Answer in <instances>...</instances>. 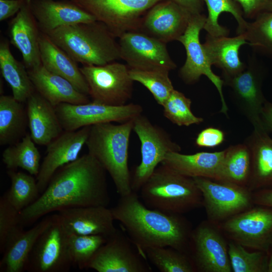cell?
Masks as SVG:
<instances>
[{"label": "cell", "mask_w": 272, "mask_h": 272, "mask_svg": "<svg viewBox=\"0 0 272 272\" xmlns=\"http://www.w3.org/2000/svg\"><path fill=\"white\" fill-rule=\"evenodd\" d=\"M106 170L88 153L60 168L45 190L20 212V224H33L47 214L69 208L107 207L110 196Z\"/></svg>", "instance_id": "1"}, {"label": "cell", "mask_w": 272, "mask_h": 272, "mask_svg": "<svg viewBox=\"0 0 272 272\" xmlns=\"http://www.w3.org/2000/svg\"><path fill=\"white\" fill-rule=\"evenodd\" d=\"M138 193L120 196L110 210L138 250L144 254L148 247L169 246L190 254V222L182 215L148 208Z\"/></svg>", "instance_id": "2"}, {"label": "cell", "mask_w": 272, "mask_h": 272, "mask_svg": "<svg viewBox=\"0 0 272 272\" xmlns=\"http://www.w3.org/2000/svg\"><path fill=\"white\" fill-rule=\"evenodd\" d=\"M46 34L83 65H102L121 59L116 37L98 21L62 26Z\"/></svg>", "instance_id": "3"}, {"label": "cell", "mask_w": 272, "mask_h": 272, "mask_svg": "<svg viewBox=\"0 0 272 272\" xmlns=\"http://www.w3.org/2000/svg\"><path fill=\"white\" fill-rule=\"evenodd\" d=\"M133 119L117 124L109 122L90 126L86 143L88 153L109 174L120 196L132 191L128 158Z\"/></svg>", "instance_id": "4"}, {"label": "cell", "mask_w": 272, "mask_h": 272, "mask_svg": "<svg viewBox=\"0 0 272 272\" xmlns=\"http://www.w3.org/2000/svg\"><path fill=\"white\" fill-rule=\"evenodd\" d=\"M139 192L148 208L181 214L202 206V196L193 178L160 164L141 187Z\"/></svg>", "instance_id": "5"}, {"label": "cell", "mask_w": 272, "mask_h": 272, "mask_svg": "<svg viewBox=\"0 0 272 272\" xmlns=\"http://www.w3.org/2000/svg\"><path fill=\"white\" fill-rule=\"evenodd\" d=\"M133 130L141 143V161L135 168L131 182L132 191L138 193L165 155L180 152L181 148L164 129L142 113L134 118Z\"/></svg>", "instance_id": "6"}, {"label": "cell", "mask_w": 272, "mask_h": 272, "mask_svg": "<svg viewBox=\"0 0 272 272\" xmlns=\"http://www.w3.org/2000/svg\"><path fill=\"white\" fill-rule=\"evenodd\" d=\"M202 196L207 220L218 225L255 205L248 187L216 180L193 178Z\"/></svg>", "instance_id": "7"}, {"label": "cell", "mask_w": 272, "mask_h": 272, "mask_svg": "<svg viewBox=\"0 0 272 272\" xmlns=\"http://www.w3.org/2000/svg\"><path fill=\"white\" fill-rule=\"evenodd\" d=\"M103 23L116 37L139 31L144 16L164 0H71Z\"/></svg>", "instance_id": "8"}, {"label": "cell", "mask_w": 272, "mask_h": 272, "mask_svg": "<svg viewBox=\"0 0 272 272\" xmlns=\"http://www.w3.org/2000/svg\"><path fill=\"white\" fill-rule=\"evenodd\" d=\"M80 70L88 85L92 101L121 106L131 99L134 81L127 65L114 61L102 65H83Z\"/></svg>", "instance_id": "9"}, {"label": "cell", "mask_w": 272, "mask_h": 272, "mask_svg": "<svg viewBox=\"0 0 272 272\" xmlns=\"http://www.w3.org/2000/svg\"><path fill=\"white\" fill-rule=\"evenodd\" d=\"M218 225L228 240L269 254L272 241V208L255 205Z\"/></svg>", "instance_id": "10"}, {"label": "cell", "mask_w": 272, "mask_h": 272, "mask_svg": "<svg viewBox=\"0 0 272 272\" xmlns=\"http://www.w3.org/2000/svg\"><path fill=\"white\" fill-rule=\"evenodd\" d=\"M265 75L264 67L253 55L242 72L233 76L222 77L224 84L231 90L237 107L252 124L253 129L264 128L261 115L266 102L262 90Z\"/></svg>", "instance_id": "11"}, {"label": "cell", "mask_w": 272, "mask_h": 272, "mask_svg": "<svg viewBox=\"0 0 272 272\" xmlns=\"http://www.w3.org/2000/svg\"><path fill=\"white\" fill-rule=\"evenodd\" d=\"M55 108L64 131L76 130L100 123H124L133 119L143 111L138 104L113 106L93 101L79 104L61 103Z\"/></svg>", "instance_id": "12"}, {"label": "cell", "mask_w": 272, "mask_h": 272, "mask_svg": "<svg viewBox=\"0 0 272 272\" xmlns=\"http://www.w3.org/2000/svg\"><path fill=\"white\" fill-rule=\"evenodd\" d=\"M189 251L197 271H232L228 239L218 225L208 220L192 230Z\"/></svg>", "instance_id": "13"}, {"label": "cell", "mask_w": 272, "mask_h": 272, "mask_svg": "<svg viewBox=\"0 0 272 272\" xmlns=\"http://www.w3.org/2000/svg\"><path fill=\"white\" fill-rule=\"evenodd\" d=\"M67 237L58 214H53L52 222L39 236L29 255L26 271H70L73 263L68 249Z\"/></svg>", "instance_id": "14"}, {"label": "cell", "mask_w": 272, "mask_h": 272, "mask_svg": "<svg viewBox=\"0 0 272 272\" xmlns=\"http://www.w3.org/2000/svg\"><path fill=\"white\" fill-rule=\"evenodd\" d=\"M207 17L201 14H192L187 28L177 41L184 46L186 59L179 70V76L187 84L197 82L202 75L206 76L217 88L221 101L220 112L227 115L228 107L224 97V82L211 69L205 51L199 41L200 32L203 28Z\"/></svg>", "instance_id": "15"}, {"label": "cell", "mask_w": 272, "mask_h": 272, "mask_svg": "<svg viewBox=\"0 0 272 272\" xmlns=\"http://www.w3.org/2000/svg\"><path fill=\"white\" fill-rule=\"evenodd\" d=\"M118 38L121 59L129 69L170 72L176 67L165 43L140 31L126 32Z\"/></svg>", "instance_id": "16"}, {"label": "cell", "mask_w": 272, "mask_h": 272, "mask_svg": "<svg viewBox=\"0 0 272 272\" xmlns=\"http://www.w3.org/2000/svg\"><path fill=\"white\" fill-rule=\"evenodd\" d=\"M128 237L117 229L97 251L88 268L98 272H151L145 256L135 250Z\"/></svg>", "instance_id": "17"}, {"label": "cell", "mask_w": 272, "mask_h": 272, "mask_svg": "<svg viewBox=\"0 0 272 272\" xmlns=\"http://www.w3.org/2000/svg\"><path fill=\"white\" fill-rule=\"evenodd\" d=\"M192 14L171 0H164L144 16L139 31L165 43L177 40L185 32Z\"/></svg>", "instance_id": "18"}, {"label": "cell", "mask_w": 272, "mask_h": 272, "mask_svg": "<svg viewBox=\"0 0 272 272\" xmlns=\"http://www.w3.org/2000/svg\"><path fill=\"white\" fill-rule=\"evenodd\" d=\"M90 129V126L76 130H64L46 146V155L36 176L40 194L60 168L79 157L80 152L86 145Z\"/></svg>", "instance_id": "19"}, {"label": "cell", "mask_w": 272, "mask_h": 272, "mask_svg": "<svg viewBox=\"0 0 272 272\" xmlns=\"http://www.w3.org/2000/svg\"><path fill=\"white\" fill-rule=\"evenodd\" d=\"M67 234L101 235L107 238L117 228L110 209L104 206H89L65 209L57 213Z\"/></svg>", "instance_id": "20"}, {"label": "cell", "mask_w": 272, "mask_h": 272, "mask_svg": "<svg viewBox=\"0 0 272 272\" xmlns=\"http://www.w3.org/2000/svg\"><path fill=\"white\" fill-rule=\"evenodd\" d=\"M53 215L48 216L30 229L25 230L19 224L8 235L2 250L1 272L26 271L29 255L37 239L50 225Z\"/></svg>", "instance_id": "21"}, {"label": "cell", "mask_w": 272, "mask_h": 272, "mask_svg": "<svg viewBox=\"0 0 272 272\" xmlns=\"http://www.w3.org/2000/svg\"><path fill=\"white\" fill-rule=\"evenodd\" d=\"M30 2L31 0H25L9 24L10 43L21 52L27 70L42 64L39 47L41 31L32 12Z\"/></svg>", "instance_id": "22"}, {"label": "cell", "mask_w": 272, "mask_h": 272, "mask_svg": "<svg viewBox=\"0 0 272 272\" xmlns=\"http://www.w3.org/2000/svg\"><path fill=\"white\" fill-rule=\"evenodd\" d=\"M30 4L39 28L45 34L62 26L97 21L71 0H31Z\"/></svg>", "instance_id": "23"}, {"label": "cell", "mask_w": 272, "mask_h": 272, "mask_svg": "<svg viewBox=\"0 0 272 272\" xmlns=\"http://www.w3.org/2000/svg\"><path fill=\"white\" fill-rule=\"evenodd\" d=\"M26 102L31 137L36 144L46 146L64 131L55 108L37 92Z\"/></svg>", "instance_id": "24"}, {"label": "cell", "mask_w": 272, "mask_h": 272, "mask_svg": "<svg viewBox=\"0 0 272 272\" xmlns=\"http://www.w3.org/2000/svg\"><path fill=\"white\" fill-rule=\"evenodd\" d=\"M37 92L55 107L61 103L84 104L90 102L88 95L77 90L67 80L40 65L28 70Z\"/></svg>", "instance_id": "25"}, {"label": "cell", "mask_w": 272, "mask_h": 272, "mask_svg": "<svg viewBox=\"0 0 272 272\" xmlns=\"http://www.w3.org/2000/svg\"><path fill=\"white\" fill-rule=\"evenodd\" d=\"M225 150L183 154L168 153L161 164L191 178L204 177L220 181Z\"/></svg>", "instance_id": "26"}, {"label": "cell", "mask_w": 272, "mask_h": 272, "mask_svg": "<svg viewBox=\"0 0 272 272\" xmlns=\"http://www.w3.org/2000/svg\"><path fill=\"white\" fill-rule=\"evenodd\" d=\"M42 65L49 72L69 81L79 92L89 95V88L77 62L46 34L39 37Z\"/></svg>", "instance_id": "27"}, {"label": "cell", "mask_w": 272, "mask_h": 272, "mask_svg": "<svg viewBox=\"0 0 272 272\" xmlns=\"http://www.w3.org/2000/svg\"><path fill=\"white\" fill-rule=\"evenodd\" d=\"M251 157L249 189L272 188V138L265 129H253L245 143Z\"/></svg>", "instance_id": "28"}, {"label": "cell", "mask_w": 272, "mask_h": 272, "mask_svg": "<svg viewBox=\"0 0 272 272\" xmlns=\"http://www.w3.org/2000/svg\"><path fill=\"white\" fill-rule=\"evenodd\" d=\"M245 44L247 42L243 34L233 37L207 34L202 46L210 63L222 70V77L233 76L246 67L239 57V48Z\"/></svg>", "instance_id": "29"}, {"label": "cell", "mask_w": 272, "mask_h": 272, "mask_svg": "<svg viewBox=\"0 0 272 272\" xmlns=\"http://www.w3.org/2000/svg\"><path fill=\"white\" fill-rule=\"evenodd\" d=\"M8 39L0 42V69L2 75L12 89L13 96L23 103L35 92L28 70L12 53Z\"/></svg>", "instance_id": "30"}, {"label": "cell", "mask_w": 272, "mask_h": 272, "mask_svg": "<svg viewBox=\"0 0 272 272\" xmlns=\"http://www.w3.org/2000/svg\"><path fill=\"white\" fill-rule=\"evenodd\" d=\"M26 116L22 103L13 96H0V145H12L26 134Z\"/></svg>", "instance_id": "31"}, {"label": "cell", "mask_w": 272, "mask_h": 272, "mask_svg": "<svg viewBox=\"0 0 272 272\" xmlns=\"http://www.w3.org/2000/svg\"><path fill=\"white\" fill-rule=\"evenodd\" d=\"M251 169L250 150L245 144L225 150L220 181L248 187Z\"/></svg>", "instance_id": "32"}, {"label": "cell", "mask_w": 272, "mask_h": 272, "mask_svg": "<svg viewBox=\"0 0 272 272\" xmlns=\"http://www.w3.org/2000/svg\"><path fill=\"white\" fill-rule=\"evenodd\" d=\"M29 133L21 141L10 145L3 151L2 161L8 170L18 168L36 176L40 167V153Z\"/></svg>", "instance_id": "33"}, {"label": "cell", "mask_w": 272, "mask_h": 272, "mask_svg": "<svg viewBox=\"0 0 272 272\" xmlns=\"http://www.w3.org/2000/svg\"><path fill=\"white\" fill-rule=\"evenodd\" d=\"M205 2L208 9L203 29L213 36H228L229 30L219 23V16L223 12L230 13L237 23L236 30L238 35L243 34L248 22L244 19L242 9L235 0H200Z\"/></svg>", "instance_id": "34"}, {"label": "cell", "mask_w": 272, "mask_h": 272, "mask_svg": "<svg viewBox=\"0 0 272 272\" xmlns=\"http://www.w3.org/2000/svg\"><path fill=\"white\" fill-rule=\"evenodd\" d=\"M143 253L161 272L197 271L190 255L174 248L148 247L143 250Z\"/></svg>", "instance_id": "35"}, {"label": "cell", "mask_w": 272, "mask_h": 272, "mask_svg": "<svg viewBox=\"0 0 272 272\" xmlns=\"http://www.w3.org/2000/svg\"><path fill=\"white\" fill-rule=\"evenodd\" d=\"M11 186L4 194L9 202L19 212L33 203L40 193L36 178L30 174L14 170H8Z\"/></svg>", "instance_id": "36"}, {"label": "cell", "mask_w": 272, "mask_h": 272, "mask_svg": "<svg viewBox=\"0 0 272 272\" xmlns=\"http://www.w3.org/2000/svg\"><path fill=\"white\" fill-rule=\"evenodd\" d=\"M243 34L254 51L272 59V11L263 12L248 22Z\"/></svg>", "instance_id": "37"}, {"label": "cell", "mask_w": 272, "mask_h": 272, "mask_svg": "<svg viewBox=\"0 0 272 272\" xmlns=\"http://www.w3.org/2000/svg\"><path fill=\"white\" fill-rule=\"evenodd\" d=\"M228 253L234 272H268V254L246 248L228 240Z\"/></svg>", "instance_id": "38"}, {"label": "cell", "mask_w": 272, "mask_h": 272, "mask_svg": "<svg viewBox=\"0 0 272 272\" xmlns=\"http://www.w3.org/2000/svg\"><path fill=\"white\" fill-rule=\"evenodd\" d=\"M169 73L165 70L143 71L129 69L131 79L145 86L161 106L174 89Z\"/></svg>", "instance_id": "39"}, {"label": "cell", "mask_w": 272, "mask_h": 272, "mask_svg": "<svg viewBox=\"0 0 272 272\" xmlns=\"http://www.w3.org/2000/svg\"><path fill=\"white\" fill-rule=\"evenodd\" d=\"M107 239L101 235L68 234V249L73 265L80 269L88 268L91 260Z\"/></svg>", "instance_id": "40"}, {"label": "cell", "mask_w": 272, "mask_h": 272, "mask_svg": "<svg viewBox=\"0 0 272 272\" xmlns=\"http://www.w3.org/2000/svg\"><path fill=\"white\" fill-rule=\"evenodd\" d=\"M191 100L175 89L163 105L164 116L178 126H188L198 124L203 118L195 116L191 110Z\"/></svg>", "instance_id": "41"}, {"label": "cell", "mask_w": 272, "mask_h": 272, "mask_svg": "<svg viewBox=\"0 0 272 272\" xmlns=\"http://www.w3.org/2000/svg\"><path fill=\"white\" fill-rule=\"evenodd\" d=\"M20 224V212L8 200L4 194L0 198V251L12 230Z\"/></svg>", "instance_id": "42"}, {"label": "cell", "mask_w": 272, "mask_h": 272, "mask_svg": "<svg viewBox=\"0 0 272 272\" xmlns=\"http://www.w3.org/2000/svg\"><path fill=\"white\" fill-rule=\"evenodd\" d=\"M241 7L244 18L255 19L259 15L271 11L272 0H235Z\"/></svg>", "instance_id": "43"}, {"label": "cell", "mask_w": 272, "mask_h": 272, "mask_svg": "<svg viewBox=\"0 0 272 272\" xmlns=\"http://www.w3.org/2000/svg\"><path fill=\"white\" fill-rule=\"evenodd\" d=\"M224 139L223 131L215 127H208L198 134L195 142L200 147L213 148L221 144Z\"/></svg>", "instance_id": "44"}, {"label": "cell", "mask_w": 272, "mask_h": 272, "mask_svg": "<svg viewBox=\"0 0 272 272\" xmlns=\"http://www.w3.org/2000/svg\"><path fill=\"white\" fill-rule=\"evenodd\" d=\"M25 0H0V21L16 15L21 10Z\"/></svg>", "instance_id": "45"}, {"label": "cell", "mask_w": 272, "mask_h": 272, "mask_svg": "<svg viewBox=\"0 0 272 272\" xmlns=\"http://www.w3.org/2000/svg\"><path fill=\"white\" fill-rule=\"evenodd\" d=\"M252 196L255 205L272 208V188L252 191Z\"/></svg>", "instance_id": "46"}, {"label": "cell", "mask_w": 272, "mask_h": 272, "mask_svg": "<svg viewBox=\"0 0 272 272\" xmlns=\"http://www.w3.org/2000/svg\"><path fill=\"white\" fill-rule=\"evenodd\" d=\"M182 6L192 14H201L203 11V3L200 0H171Z\"/></svg>", "instance_id": "47"}, {"label": "cell", "mask_w": 272, "mask_h": 272, "mask_svg": "<svg viewBox=\"0 0 272 272\" xmlns=\"http://www.w3.org/2000/svg\"><path fill=\"white\" fill-rule=\"evenodd\" d=\"M261 119L265 130L272 134V103L266 101L261 115Z\"/></svg>", "instance_id": "48"}, {"label": "cell", "mask_w": 272, "mask_h": 272, "mask_svg": "<svg viewBox=\"0 0 272 272\" xmlns=\"http://www.w3.org/2000/svg\"><path fill=\"white\" fill-rule=\"evenodd\" d=\"M268 272H272V241L268 254Z\"/></svg>", "instance_id": "49"}, {"label": "cell", "mask_w": 272, "mask_h": 272, "mask_svg": "<svg viewBox=\"0 0 272 272\" xmlns=\"http://www.w3.org/2000/svg\"><path fill=\"white\" fill-rule=\"evenodd\" d=\"M271 11H272V2H271Z\"/></svg>", "instance_id": "50"}]
</instances>
